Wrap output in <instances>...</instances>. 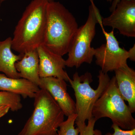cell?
<instances>
[{
	"instance_id": "1",
	"label": "cell",
	"mask_w": 135,
	"mask_h": 135,
	"mask_svg": "<svg viewBox=\"0 0 135 135\" xmlns=\"http://www.w3.org/2000/svg\"><path fill=\"white\" fill-rule=\"evenodd\" d=\"M48 0H33L16 26L12 49L20 54L37 49L43 44Z\"/></svg>"
},
{
	"instance_id": "2",
	"label": "cell",
	"mask_w": 135,
	"mask_h": 135,
	"mask_svg": "<svg viewBox=\"0 0 135 135\" xmlns=\"http://www.w3.org/2000/svg\"><path fill=\"white\" fill-rule=\"evenodd\" d=\"M47 22L43 44L62 56L68 53L77 29L75 17L59 2L48 3Z\"/></svg>"
},
{
	"instance_id": "3",
	"label": "cell",
	"mask_w": 135,
	"mask_h": 135,
	"mask_svg": "<svg viewBox=\"0 0 135 135\" xmlns=\"http://www.w3.org/2000/svg\"><path fill=\"white\" fill-rule=\"evenodd\" d=\"M31 115L18 135H57L65 114L46 90L40 89L34 97Z\"/></svg>"
},
{
	"instance_id": "4",
	"label": "cell",
	"mask_w": 135,
	"mask_h": 135,
	"mask_svg": "<svg viewBox=\"0 0 135 135\" xmlns=\"http://www.w3.org/2000/svg\"><path fill=\"white\" fill-rule=\"evenodd\" d=\"M118 90L116 79H110L101 96L94 104L92 118L96 121L110 118L113 124L124 130L135 128V119Z\"/></svg>"
},
{
	"instance_id": "5",
	"label": "cell",
	"mask_w": 135,
	"mask_h": 135,
	"mask_svg": "<svg viewBox=\"0 0 135 135\" xmlns=\"http://www.w3.org/2000/svg\"><path fill=\"white\" fill-rule=\"evenodd\" d=\"M91 5L89 8L86 22L78 28L68 51L65 60L66 66L78 68L84 63L90 64L94 55L91 43L96 34V26L98 23L103 26L102 17L93 0H90Z\"/></svg>"
},
{
	"instance_id": "6",
	"label": "cell",
	"mask_w": 135,
	"mask_h": 135,
	"mask_svg": "<svg viewBox=\"0 0 135 135\" xmlns=\"http://www.w3.org/2000/svg\"><path fill=\"white\" fill-rule=\"evenodd\" d=\"M98 86L96 89L90 85L92 76L89 73L80 76L77 72L73 75L69 81L74 90L75 109L77 115L75 123L77 126L86 123V121L92 118V111L94 104L101 96L106 88L110 79L107 73L100 70L98 75Z\"/></svg>"
},
{
	"instance_id": "7",
	"label": "cell",
	"mask_w": 135,
	"mask_h": 135,
	"mask_svg": "<svg viewBox=\"0 0 135 135\" xmlns=\"http://www.w3.org/2000/svg\"><path fill=\"white\" fill-rule=\"evenodd\" d=\"M106 39V43L99 47L93 48V53L96 58V63L101 68V71L107 73L128 65V51L122 48L114 36V30L110 32L102 29Z\"/></svg>"
},
{
	"instance_id": "8",
	"label": "cell",
	"mask_w": 135,
	"mask_h": 135,
	"mask_svg": "<svg viewBox=\"0 0 135 135\" xmlns=\"http://www.w3.org/2000/svg\"><path fill=\"white\" fill-rule=\"evenodd\" d=\"M109 16L102 18L104 26L116 29L120 33L135 37V1L120 0Z\"/></svg>"
},
{
	"instance_id": "9",
	"label": "cell",
	"mask_w": 135,
	"mask_h": 135,
	"mask_svg": "<svg viewBox=\"0 0 135 135\" xmlns=\"http://www.w3.org/2000/svg\"><path fill=\"white\" fill-rule=\"evenodd\" d=\"M37 51L40 77H55L69 82L71 79L64 70L66 62L62 56L51 51L43 44L38 47Z\"/></svg>"
},
{
	"instance_id": "10",
	"label": "cell",
	"mask_w": 135,
	"mask_h": 135,
	"mask_svg": "<svg viewBox=\"0 0 135 135\" xmlns=\"http://www.w3.org/2000/svg\"><path fill=\"white\" fill-rule=\"evenodd\" d=\"M67 85L65 80L53 77H40V89L46 90L55 99L65 116L75 113V102L67 92Z\"/></svg>"
},
{
	"instance_id": "11",
	"label": "cell",
	"mask_w": 135,
	"mask_h": 135,
	"mask_svg": "<svg viewBox=\"0 0 135 135\" xmlns=\"http://www.w3.org/2000/svg\"><path fill=\"white\" fill-rule=\"evenodd\" d=\"M118 90L132 113L135 112V71L127 65L114 71Z\"/></svg>"
},
{
	"instance_id": "12",
	"label": "cell",
	"mask_w": 135,
	"mask_h": 135,
	"mask_svg": "<svg viewBox=\"0 0 135 135\" xmlns=\"http://www.w3.org/2000/svg\"><path fill=\"white\" fill-rule=\"evenodd\" d=\"M40 89L38 85L28 80L22 78H9L0 74V90L18 94L26 98H34Z\"/></svg>"
},
{
	"instance_id": "13",
	"label": "cell",
	"mask_w": 135,
	"mask_h": 135,
	"mask_svg": "<svg viewBox=\"0 0 135 135\" xmlns=\"http://www.w3.org/2000/svg\"><path fill=\"white\" fill-rule=\"evenodd\" d=\"M15 67L21 78L39 86V59L37 49L26 52L22 58L15 63Z\"/></svg>"
},
{
	"instance_id": "14",
	"label": "cell",
	"mask_w": 135,
	"mask_h": 135,
	"mask_svg": "<svg viewBox=\"0 0 135 135\" xmlns=\"http://www.w3.org/2000/svg\"><path fill=\"white\" fill-rule=\"evenodd\" d=\"M12 38L9 37L0 41V72L4 73L9 78H21L15 67V63L22 58L23 54L19 55L12 53Z\"/></svg>"
},
{
	"instance_id": "15",
	"label": "cell",
	"mask_w": 135,
	"mask_h": 135,
	"mask_svg": "<svg viewBox=\"0 0 135 135\" xmlns=\"http://www.w3.org/2000/svg\"><path fill=\"white\" fill-rule=\"evenodd\" d=\"M9 107L12 112H16L22 109L21 97L18 94L7 91H0V106Z\"/></svg>"
},
{
	"instance_id": "16",
	"label": "cell",
	"mask_w": 135,
	"mask_h": 135,
	"mask_svg": "<svg viewBox=\"0 0 135 135\" xmlns=\"http://www.w3.org/2000/svg\"><path fill=\"white\" fill-rule=\"evenodd\" d=\"M76 113L68 116L67 120L60 124L59 130H57V135H79V128H75L74 124L77 118Z\"/></svg>"
},
{
	"instance_id": "17",
	"label": "cell",
	"mask_w": 135,
	"mask_h": 135,
	"mask_svg": "<svg viewBox=\"0 0 135 135\" xmlns=\"http://www.w3.org/2000/svg\"><path fill=\"white\" fill-rule=\"evenodd\" d=\"M96 121L93 118L88 120L87 125L85 124L77 126L79 130V135H93L94 127Z\"/></svg>"
},
{
	"instance_id": "18",
	"label": "cell",
	"mask_w": 135,
	"mask_h": 135,
	"mask_svg": "<svg viewBox=\"0 0 135 135\" xmlns=\"http://www.w3.org/2000/svg\"><path fill=\"white\" fill-rule=\"evenodd\" d=\"M112 128L114 131L113 134L109 133L105 135H135V128L131 130H124L113 124L112 125Z\"/></svg>"
},
{
	"instance_id": "19",
	"label": "cell",
	"mask_w": 135,
	"mask_h": 135,
	"mask_svg": "<svg viewBox=\"0 0 135 135\" xmlns=\"http://www.w3.org/2000/svg\"><path fill=\"white\" fill-rule=\"evenodd\" d=\"M10 110L9 107L6 105L0 106V118L8 113Z\"/></svg>"
},
{
	"instance_id": "20",
	"label": "cell",
	"mask_w": 135,
	"mask_h": 135,
	"mask_svg": "<svg viewBox=\"0 0 135 135\" xmlns=\"http://www.w3.org/2000/svg\"><path fill=\"white\" fill-rule=\"evenodd\" d=\"M129 59L131 61H135V45L134 44V46L131 48L128 51Z\"/></svg>"
},
{
	"instance_id": "21",
	"label": "cell",
	"mask_w": 135,
	"mask_h": 135,
	"mask_svg": "<svg viewBox=\"0 0 135 135\" xmlns=\"http://www.w3.org/2000/svg\"><path fill=\"white\" fill-rule=\"evenodd\" d=\"M120 1V0H113L112 1V5H111V7H110V8H109L110 12H112L115 9L116 6ZM134 1H135V0H134Z\"/></svg>"
},
{
	"instance_id": "22",
	"label": "cell",
	"mask_w": 135,
	"mask_h": 135,
	"mask_svg": "<svg viewBox=\"0 0 135 135\" xmlns=\"http://www.w3.org/2000/svg\"><path fill=\"white\" fill-rule=\"evenodd\" d=\"M93 135H102V132L99 129H94Z\"/></svg>"
},
{
	"instance_id": "23",
	"label": "cell",
	"mask_w": 135,
	"mask_h": 135,
	"mask_svg": "<svg viewBox=\"0 0 135 135\" xmlns=\"http://www.w3.org/2000/svg\"><path fill=\"white\" fill-rule=\"evenodd\" d=\"M6 1H7V0H0V2L2 3ZM48 1L49 2H50L53 1L54 0H48Z\"/></svg>"
},
{
	"instance_id": "24",
	"label": "cell",
	"mask_w": 135,
	"mask_h": 135,
	"mask_svg": "<svg viewBox=\"0 0 135 135\" xmlns=\"http://www.w3.org/2000/svg\"><path fill=\"white\" fill-rule=\"evenodd\" d=\"M106 1H107V2H112L113 0H106Z\"/></svg>"
}]
</instances>
